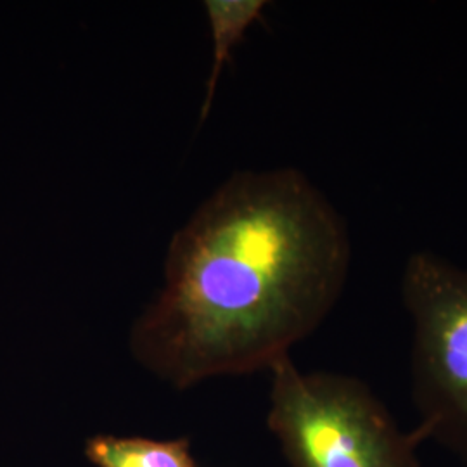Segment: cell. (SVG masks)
I'll return each instance as SVG.
<instances>
[{"mask_svg":"<svg viewBox=\"0 0 467 467\" xmlns=\"http://www.w3.org/2000/svg\"><path fill=\"white\" fill-rule=\"evenodd\" d=\"M350 264L345 218L303 171H237L173 234L130 353L177 389L270 370L331 314Z\"/></svg>","mask_w":467,"mask_h":467,"instance_id":"1","label":"cell"},{"mask_svg":"<svg viewBox=\"0 0 467 467\" xmlns=\"http://www.w3.org/2000/svg\"><path fill=\"white\" fill-rule=\"evenodd\" d=\"M268 372L267 426L287 467H420V434L400 430L364 381L303 372L291 357Z\"/></svg>","mask_w":467,"mask_h":467,"instance_id":"2","label":"cell"},{"mask_svg":"<svg viewBox=\"0 0 467 467\" xmlns=\"http://www.w3.org/2000/svg\"><path fill=\"white\" fill-rule=\"evenodd\" d=\"M401 298L412 324L416 431L467 464V267L414 253L401 274Z\"/></svg>","mask_w":467,"mask_h":467,"instance_id":"3","label":"cell"},{"mask_svg":"<svg viewBox=\"0 0 467 467\" xmlns=\"http://www.w3.org/2000/svg\"><path fill=\"white\" fill-rule=\"evenodd\" d=\"M84 453L94 467H200L189 438L94 434L85 441Z\"/></svg>","mask_w":467,"mask_h":467,"instance_id":"4","label":"cell"},{"mask_svg":"<svg viewBox=\"0 0 467 467\" xmlns=\"http://www.w3.org/2000/svg\"><path fill=\"white\" fill-rule=\"evenodd\" d=\"M268 4L265 0H206L202 7L213 40V59L206 82L204 99L201 104L200 121H204L213 106L218 80L231 61L234 47L244 38L246 32L262 17Z\"/></svg>","mask_w":467,"mask_h":467,"instance_id":"5","label":"cell"}]
</instances>
